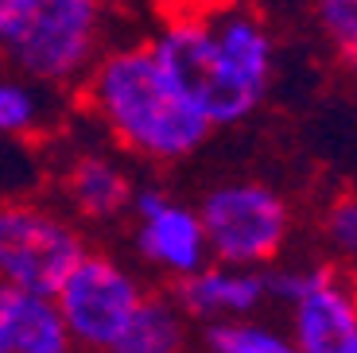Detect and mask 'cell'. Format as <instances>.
Returning <instances> with one entry per match:
<instances>
[{
    "mask_svg": "<svg viewBox=\"0 0 357 353\" xmlns=\"http://www.w3.org/2000/svg\"><path fill=\"white\" fill-rule=\"evenodd\" d=\"M148 51L210 128L245 121L272 82V39L237 0H178Z\"/></svg>",
    "mask_w": 357,
    "mask_h": 353,
    "instance_id": "1",
    "label": "cell"
},
{
    "mask_svg": "<svg viewBox=\"0 0 357 353\" xmlns=\"http://www.w3.org/2000/svg\"><path fill=\"white\" fill-rule=\"evenodd\" d=\"M86 101L128 151L148 159H183L210 136V121L171 86L148 47L105 54L89 74Z\"/></svg>",
    "mask_w": 357,
    "mask_h": 353,
    "instance_id": "2",
    "label": "cell"
},
{
    "mask_svg": "<svg viewBox=\"0 0 357 353\" xmlns=\"http://www.w3.org/2000/svg\"><path fill=\"white\" fill-rule=\"evenodd\" d=\"M101 0H16L0 20V54L47 86L78 78L93 59Z\"/></svg>",
    "mask_w": 357,
    "mask_h": 353,
    "instance_id": "3",
    "label": "cell"
},
{
    "mask_svg": "<svg viewBox=\"0 0 357 353\" xmlns=\"http://www.w3.org/2000/svg\"><path fill=\"white\" fill-rule=\"evenodd\" d=\"M210 256L218 264L260 268L276 260L287 241V206L264 183H225L198 210Z\"/></svg>",
    "mask_w": 357,
    "mask_h": 353,
    "instance_id": "4",
    "label": "cell"
},
{
    "mask_svg": "<svg viewBox=\"0 0 357 353\" xmlns=\"http://www.w3.org/2000/svg\"><path fill=\"white\" fill-rule=\"evenodd\" d=\"M82 256L86 241L66 218L27 202L0 206V283L54 295Z\"/></svg>",
    "mask_w": 357,
    "mask_h": 353,
    "instance_id": "5",
    "label": "cell"
},
{
    "mask_svg": "<svg viewBox=\"0 0 357 353\" xmlns=\"http://www.w3.org/2000/svg\"><path fill=\"white\" fill-rule=\"evenodd\" d=\"M140 299V280L105 253H86L54 292V303L63 310L74 345L89 353H109V345L128 326Z\"/></svg>",
    "mask_w": 357,
    "mask_h": 353,
    "instance_id": "6",
    "label": "cell"
},
{
    "mask_svg": "<svg viewBox=\"0 0 357 353\" xmlns=\"http://www.w3.org/2000/svg\"><path fill=\"white\" fill-rule=\"evenodd\" d=\"M287 307L299 353H357V287L342 272L311 268Z\"/></svg>",
    "mask_w": 357,
    "mask_h": 353,
    "instance_id": "7",
    "label": "cell"
},
{
    "mask_svg": "<svg viewBox=\"0 0 357 353\" xmlns=\"http://www.w3.org/2000/svg\"><path fill=\"white\" fill-rule=\"evenodd\" d=\"M132 210L140 218L136 248H140V256L148 264H155L160 272H171L183 280V276L198 272L210 260V245H206L198 210L178 206L175 198H167L155 186L132 195Z\"/></svg>",
    "mask_w": 357,
    "mask_h": 353,
    "instance_id": "8",
    "label": "cell"
},
{
    "mask_svg": "<svg viewBox=\"0 0 357 353\" xmlns=\"http://www.w3.org/2000/svg\"><path fill=\"white\" fill-rule=\"evenodd\" d=\"M264 299H268V280L260 268L202 264L198 272L183 276V283H178V307H183V315L202 318V322L252 315Z\"/></svg>",
    "mask_w": 357,
    "mask_h": 353,
    "instance_id": "9",
    "label": "cell"
},
{
    "mask_svg": "<svg viewBox=\"0 0 357 353\" xmlns=\"http://www.w3.org/2000/svg\"><path fill=\"white\" fill-rule=\"evenodd\" d=\"M0 350L4 353H74L54 295L0 283Z\"/></svg>",
    "mask_w": 357,
    "mask_h": 353,
    "instance_id": "10",
    "label": "cell"
},
{
    "mask_svg": "<svg viewBox=\"0 0 357 353\" xmlns=\"http://www.w3.org/2000/svg\"><path fill=\"white\" fill-rule=\"evenodd\" d=\"M187 350V315L167 295L144 292L128 326L121 330L109 353H183Z\"/></svg>",
    "mask_w": 357,
    "mask_h": 353,
    "instance_id": "11",
    "label": "cell"
},
{
    "mask_svg": "<svg viewBox=\"0 0 357 353\" xmlns=\"http://www.w3.org/2000/svg\"><path fill=\"white\" fill-rule=\"evenodd\" d=\"M66 190L70 202L78 206L86 218H113L132 202V186L121 163L109 156H82L66 171Z\"/></svg>",
    "mask_w": 357,
    "mask_h": 353,
    "instance_id": "12",
    "label": "cell"
},
{
    "mask_svg": "<svg viewBox=\"0 0 357 353\" xmlns=\"http://www.w3.org/2000/svg\"><path fill=\"white\" fill-rule=\"evenodd\" d=\"M206 350L210 353H299L291 334L257 322V318H218L206 326Z\"/></svg>",
    "mask_w": 357,
    "mask_h": 353,
    "instance_id": "13",
    "label": "cell"
},
{
    "mask_svg": "<svg viewBox=\"0 0 357 353\" xmlns=\"http://www.w3.org/2000/svg\"><path fill=\"white\" fill-rule=\"evenodd\" d=\"M43 117L36 89L27 82H0V136H24Z\"/></svg>",
    "mask_w": 357,
    "mask_h": 353,
    "instance_id": "14",
    "label": "cell"
},
{
    "mask_svg": "<svg viewBox=\"0 0 357 353\" xmlns=\"http://www.w3.org/2000/svg\"><path fill=\"white\" fill-rule=\"evenodd\" d=\"M319 24L338 47L342 62L357 74V0H319Z\"/></svg>",
    "mask_w": 357,
    "mask_h": 353,
    "instance_id": "15",
    "label": "cell"
},
{
    "mask_svg": "<svg viewBox=\"0 0 357 353\" xmlns=\"http://www.w3.org/2000/svg\"><path fill=\"white\" fill-rule=\"evenodd\" d=\"M326 241H331L334 256L357 276V195L331 206V213H326Z\"/></svg>",
    "mask_w": 357,
    "mask_h": 353,
    "instance_id": "16",
    "label": "cell"
},
{
    "mask_svg": "<svg viewBox=\"0 0 357 353\" xmlns=\"http://www.w3.org/2000/svg\"><path fill=\"white\" fill-rule=\"evenodd\" d=\"M12 4H16V0H0V20H4V16L12 12Z\"/></svg>",
    "mask_w": 357,
    "mask_h": 353,
    "instance_id": "17",
    "label": "cell"
},
{
    "mask_svg": "<svg viewBox=\"0 0 357 353\" xmlns=\"http://www.w3.org/2000/svg\"><path fill=\"white\" fill-rule=\"evenodd\" d=\"M0 353H4V350H0Z\"/></svg>",
    "mask_w": 357,
    "mask_h": 353,
    "instance_id": "18",
    "label": "cell"
}]
</instances>
